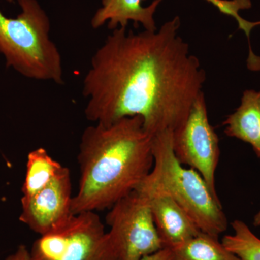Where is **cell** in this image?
Masks as SVG:
<instances>
[{"label":"cell","mask_w":260,"mask_h":260,"mask_svg":"<svg viewBox=\"0 0 260 260\" xmlns=\"http://www.w3.org/2000/svg\"><path fill=\"white\" fill-rule=\"evenodd\" d=\"M180 26L176 16L155 30H112L83 79L88 121L109 124L139 116L153 137L184 124L206 73L179 35Z\"/></svg>","instance_id":"1"},{"label":"cell","mask_w":260,"mask_h":260,"mask_svg":"<svg viewBox=\"0 0 260 260\" xmlns=\"http://www.w3.org/2000/svg\"><path fill=\"white\" fill-rule=\"evenodd\" d=\"M73 213L110 208L140 185L153 165V136L139 116L95 124L82 134Z\"/></svg>","instance_id":"2"},{"label":"cell","mask_w":260,"mask_h":260,"mask_svg":"<svg viewBox=\"0 0 260 260\" xmlns=\"http://www.w3.org/2000/svg\"><path fill=\"white\" fill-rule=\"evenodd\" d=\"M153 168L136 189L167 193L200 232L218 239L228 226L221 203L199 173L178 160L173 148V132L153 137Z\"/></svg>","instance_id":"3"},{"label":"cell","mask_w":260,"mask_h":260,"mask_svg":"<svg viewBox=\"0 0 260 260\" xmlns=\"http://www.w3.org/2000/svg\"><path fill=\"white\" fill-rule=\"evenodd\" d=\"M15 18L0 10V54L7 66L29 79L64 84L61 56L51 40V23L37 0H17Z\"/></svg>","instance_id":"4"},{"label":"cell","mask_w":260,"mask_h":260,"mask_svg":"<svg viewBox=\"0 0 260 260\" xmlns=\"http://www.w3.org/2000/svg\"><path fill=\"white\" fill-rule=\"evenodd\" d=\"M30 260H118L109 234L95 212L75 214L32 244Z\"/></svg>","instance_id":"5"},{"label":"cell","mask_w":260,"mask_h":260,"mask_svg":"<svg viewBox=\"0 0 260 260\" xmlns=\"http://www.w3.org/2000/svg\"><path fill=\"white\" fill-rule=\"evenodd\" d=\"M107 223L118 260H138L162 249L148 197L135 189L110 208Z\"/></svg>","instance_id":"6"},{"label":"cell","mask_w":260,"mask_h":260,"mask_svg":"<svg viewBox=\"0 0 260 260\" xmlns=\"http://www.w3.org/2000/svg\"><path fill=\"white\" fill-rule=\"evenodd\" d=\"M173 148L179 162L199 173L218 198L215 172L220 154L219 138L208 119L203 92L193 104L184 124L173 132Z\"/></svg>","instance_id":"7"},{"label":"cell","mask_w":260,"mask_h":260,"mask_svg":"<svg viewBox=\"0 0 260 260\" xmlns=\"http://www.w3.org/2000/svg\"><path fill=\"white\" fill-rule=\"evenodd\" d=\"M71 175L63 167L45 187L21 198L20 221L39 235L49 234L65 225L74 215L72 211Z\"/></svg>","instance_id":"8"},{"label":"cell","mask_w":260,"mask_h":260,"mask_svg":"<svg viewBox=\"0 0 260 260\" xmlns=\"http://www.w3.org/2000/svg\"><path fill=\"white\" fill-rule=\"evenodd\" d=\"M136 189L148 197L162 248L173 249L201 232L188 214L167 193Z\"/></svg>","instance_id":"9"},{"label":"cell","mask_w":260,"mask_h":260,"mask_svg":"<svg viewBox=\"0 0 260 260\" xmlns=\"http://www.w3.org/2000/svg\"><path fill=\"white\" fill-rule=\"evenodd\" d=\"M145 0H102V5L94 13L90 24L98 29L107 24L114 30L126 28L129 22L140 24L147 30H155V13L162 0H153L151 4L143 6Z\"/></svg>","instance_id":"10"},{"label":"cell","mask_w":260,"mask_h":260,"mask_svg":"<svg viewBox=\"0 0 260 260\" xmlns=\"http://www.w3.org/2000/svg\"><path fill=\"white\" fill-rule=\"evenodd\" d=\"M223 125L227 136L249 143L260 158V91L245 90L240 105Z\"/></svg>","instance_id":"11"},{"label":"cell","mask_w":260,"mask_h":260,"mask_svg":"<svg viewBox=\"0 0 260 260\" xmlns=\"http://www.w3.org/2000/svg\"><path fill=\"white\" fill-rule=\"evenodd\" d=\"M63 167L45 148L32 150L27 158L26 172L22 186L23 196H30L45 187Z\"/></svg>","instance_id":"12"},{"label":"cell","mask_w":260,"mask_h":260,"mask_svg":"<svg viewBox=\"0 0 260 260\" xmlns=\"http://www.w3.org/2000/svg\"><path fill=\"white\" fill-rule=\"evenodd\" d=\"M171 250L172 260H240L218 239L203 232Z\"/></svg>","instance_id":"13"},{"label":"cell","mask_w":260,"mask_h":260,"mask_svg":"<svg viewBox=\"0 0 260 260\" xmlns=\"http://www.w3.org/2000/svg\"><path fill=\"white\" fill-rule=\"evenodd\" d=\"M232 225L234 234L223 238V246L240 260H260V239L242 220H235Z\"/></svg>","instance_id":"14"},{"label":"cell","mask_w":260,"mask_h":260,"mask_svg":"<svg viewBox=\"0 0 260 260\" xmlns=\"http://www.w3.org/2000/svg\"><path fill=\"white\" fill-rule=\"evenodd\" d=\"M216 8L220 13L232 17L237 21L238 27L246 34L249 41V52L247 59L248 68L253 71L260 70V57L255 55L251 47L250 36L251 30L256 26H260V20L249 21L243 18L240 15L242 10L250 9L252 7L251 0H205Z\"/></svg>","instance_id":"15"},{"label":"cell","mask_w":260,"mask_h":260,"mask_svg":"<svg viewBox=\"0 0 260 260\" xmlns=\"http://www.w3.org/2000/svg\"><path fill=\"white\" fill-rule=\"evenodd\" d=\"M172 253L171 249L162 248L153 254L143 256L138 260H172Z\"/></svg>","instance_id":"16"},{"label":"cell","mask_w":260,"mask_h":260,"mask_svg":"<svg viewBox=\"0 0 260 260\" xmlns=\"http://www.w3.org/2000/svg\"><path fill=\"white\" fill-rule=\"evenodd\" d=\"M5 260H30V251L25 245H20L13 254H10Z\"/></svg>","instance_id":"17"},{"label":"cell","mask_w":260,"mask_h":260,"mask_svg":"<svg viewBox=\"0 0 260 260\" xmlns=\"http://www.w3.org/2000/svg\"><path fill=\"white\" fill-rule=\"evenodd\" d=\"M254 225H255L256 227H260V210L254 216Z\"/></svg>","instance_id":"18"},{"label":"cell","mask_w":260,"mask_h":260,"mask_svg":"<svg viewBox=\"0 0 260 260\" xmlns=\"http://www.w3.org/2000/svg\"><path fill=\"white\" fill-rule=\"evenodd\" d=\"M5 1L8 2L9 3H13L14 0H5Z\"/></svg>","instance_id":"19"}]
</instances>
